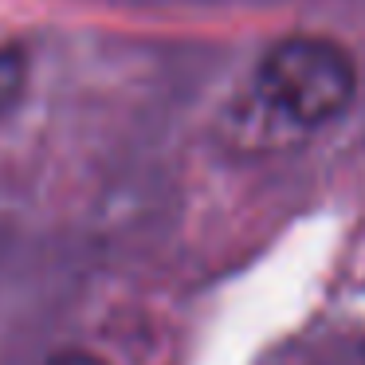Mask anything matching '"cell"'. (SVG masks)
Returning <instances> with one entry per match:
<instances>
[{
	"label": "cell",
	"instance_id": "6da1fadb",
	"mask_svg": "<svg viewBox=\"0 0 365 365\" xmlns=\"http://www.w3.org/2000/svg\"><path fill=\"white\" fill-rule=\"evenodd\" d=\"M255 91L267 114L287 126L318 130L341 118L354 103L357 67L349 51L322 36H291L263 51L255 67Z\"/></svg>",
	"mask_w": 365,
	"mask_h": 365
},
{
	"label": "cell",
	"instance_id": "7a4b0ae2",
	"mask_svg": "<svg viewBox=\"0 0 365 365\" xmlns=\"http://www.w3.org/2000/svg\"><path fill=\"white\" fill-rule=\"evenodd\" d=\"M28 87V59L20 48H0V118L24 98Z\"/></svg>",
	"mask_w": 365,
	"mask_h": 365
},
{
	"label": "cell",
	"instance_id": "3957f363",
	"mask_svg": "<svg viewBox=\"0 0 365 365\" xmlns=\"http://www.w3.org/2000/svg\"><path fill=\"white\" fill-rule=\"evenodd\" d=\"M48 365H106V361L95 354H87V349H63V354H51Z\"/></svg>",
	"mask_w": 365,
	"mask_h": 365
}]
</instances>
